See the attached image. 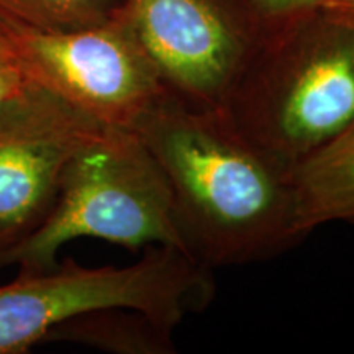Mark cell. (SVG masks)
Instances as JSON below:
<instances>
[{
  "instance_id": "cell-1",
  "label": "cell",
  "mask_w": 354,
  "mask_h": 354,
  "mask_svg": "<svg viewBox=\"0 0 354 354\" xmlns=\"http://www.w3.org/2000/svg\"><path fill=\"white\" fill-rule=\"evenodd\" d=\"M135 131L167 177L189 253L212 271L276 258L307 238L290 171L221 109L192 107L169 92Z\"/></svg>"
},
{
  "instance_id": "cell-2",
  "label": "cell",
  "mask_w": 354,
  "mask_h": 354,
  "mask_svg": "<svg viewBox=\"0 0 354 354\" xmlns=\"http://www.w3.org/2000/svg\"><path fill=\"white\" fill-rule=\"evenodd\" d=\"M221 110L294 169L354 127V20L318 10L256 39Z\"/></svg>"
},
{
  "instance_id": "cell-3",
  "label": "cell",
  "mask_w": 354,
  "mask_h": 354,
  "mask_svg": "<svg viewBox=\"0 0 354 354\" xmlns=\"http://www.w3.org/2000/svg\"><path fill=\"white\" fill-rule=\"evenodd\" d=\"M86 236L131 251L161 245L189 253L167 177L136 131L107 127L69 158L46 215L0 246V271H50L61 248Z\"/></svg>"
},
{
  "instance_id": "cell-4",
  "label": "cell",
  "mask_w": 354,
  "mask_h": 354,
  "mask_svg": "<svg viewBox=\"0 0 354 354\" xmlns=\"http://www.w3.org/2000/svg\"><path fill=\"white\" fill-rule=\"evenodd\" d=\"M214 295V271L172 246L149 248L125 268L92 269L66 259L0 286V354L30 351L56 326L99 310H135L174 331Z\"/></svg>"
},
{
  "instance_id": "cell-5",
  "label": "cell",
  "mask_w": 354,
  "mask_h": 354,
  "mask_svg": "<svg viewBox=\"0 0 354 354\" xmlns=\"http://www.w3.org/2000/svg\"><path fill=\"white\" fill-rule=\"evenodd\" d=\"M0 38L30 81L104 127L135 131L169 94L120 7L77 30H39L0 13Z\"/></svg>"
},
{
  "instance_id": "cell-6",
  "label": "cell",
  "mask_w": 354,
  "mask_h": 354,
  "mask_svg": "<svg viewBox=\"0 0 354 354\" xmlns=\"http://www.w3.org/2000/svg\"><path fill=\"white\" fill-rule=\"evenodd\" d=\"M120 10L171 94L223 107L256 44L240 15L218 0H123Z\"/></svg>"
},
{
  "instance_id": "cell-7",
  "label": "cell",
  "mask_w": 354,
  "mask_h": 354,
  "mask_svg": "<svg viewBox=\"0 0 354 354\" xmlns=\"http://www.w3.org/2000/svg\"><path fill=\"white\" fill-rule=\"evenodd\" d=\"M104 128L48 91L32 110L0 125V246L46 215L69 158Z\"/></svg>"
},
{
  "instance_id": "cell-8",
  "label": "cell",
  "mask_w": 354,
  "mask_h": 354,
  "mask_svg": "<svg viewBox=\"0 0 354 354\" xmlns=\"http://www.w3.org/2000/svg\"><path fill=\"white\" fill-rule=\"evenodd\" d=\"M290 179L305 236L333 221L354 223V127L295 166Z\"/></svg>"
},
{
  "instance_id": "cell-9",
  "label": "cell",
  "mask_w": 354,
  "mask_h": 354,
  "mask_svg": "<svg viewBox=\"0 0 354 354\" xmlns=\"http://www.w3.org/2000/svg\"><path fill=\"white\" fill-rule=\"evenodd\" d=\"M174 331L135 310H99L51 330L46 339L63 338L123 354H174Z\"/></svg>"
},
{
  "instance_id": "cell-10",
  "label": "cell",
  "mask_w": 354,
  "mask_h": 354,
  "mask_svg": "<svg viewBox=\"0 0 354 354\" xmlns=\"http://www.w3.org/2000/svg\"><path fill=\"white\" fill-rule=\"evenodd\" d=\"M123 0H0V13L39 30H77L109 20Z\"/></svg>"
},
{
  "instance_id": "cell-11",
  "label": "cell",
  "mask_w": 354,
  "mask_h": 354,
  "mask_svg": "<svg viewBox=\"0 0 354 354\" xmlns=\"http://www.w3.org/2000/svg\"><path fill=\"white\" fill-rule=\"evenodd\" d=\"M240 15L256 38L322 10L330 0H238Z\"/></svg>"
},
{
  "instance_id": "cell-12",
  "label": "cell",
  "mask_w": 354,
  "mask_h": 354,
  "mask_svg": "<svg viewBox=\"0 0 354 354\" xmlns=\"http://www.w3.org/2000/svg\"><path fill=\"white\" fill-rule=\"evenodd\" d=\"M44 92L30 81L10 53H0V125L28 112Z\"/></svg>"
},
{
  "instance_id": "cell-13",
  "label": "cell",
  "mask_w": 354,
  "mask_h": 354,
  "mask_svg": "<svg viewBox=\"0 0 354 354\" xmlns=\"http://www.w3.org/2000/svg\"><path fill=\"white\" fill-rule=\"evenodd\" d=\"M322 10L354 20V0H330Z\"/></svg>"
},
{
  "instance_id": "cell-14",
  "label": "cell",
  "mask_w": 354,
  "mask_h": 354,
  "mask_svg": "<svg viewBox=\"0 0 354 354\" xmlns=\"http://www.w3.org/2000/svg\"><path fill=\"white\" fill-rule=\"evenodd\" d=\"M0 53H10V51H8L7 44L3 43V39H2V38H0Z\"/></svg>"
}]
</instances>
